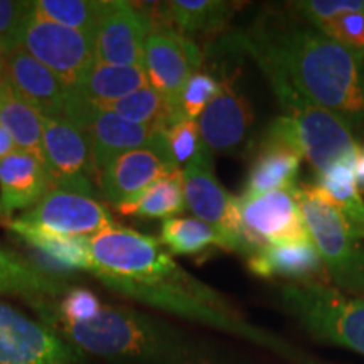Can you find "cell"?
I'll list each match as a JSON object with an SVG mask.
<instances>
[{
	"mask_svg": "<svg viewBox=\"0 0 364 364\" xmlns=\"http://www.w3.org/2000/svg\"><path fill=\"white\" fill-rule=\"evenodd\" d=\"M240 46L280 70L302 97L343 118L349 129L364 125L363 54L321 31L270 21L255 24Z\"/></svg>",
	"mask_w": 364,
	"mask_h": 364,
	"instance_id": "6da1fadb",
	"label": "cell"
},
{
	"mask_svg": "<svg viewBox=\"0 0 364 364\" xmlns=\"http://www.w3.org/2000/svg\"><path fill=\"white\" fill-rule=\"evenodd\" d=\"M31 304L39 321L78 351L115 364H223L216 353L169 322L124 306H102L85 322H68L48 307Z\"/></svg>",
	"mask_w": 364,
	"mask_h": 364,
	"instance_id": "7a4b0ae2",
	"label": "cell"
},
{
	"mask_svg": "<svg viewBox=\"0 0 364 364\" xmlns=\"http://www.w3.org/2000/svg\"><path fill=\"white\" fill-rule=\"evenodd\" d=\"M88 243L95 263L91 273L97 279L108 277L162 292H188L211 300L223 299L215 289L177 265L161 241L130 228L113 225L91 236Z\"/></svg>",
	"mask_w": 364,
	"mask_h": 364,
	"instance_id": "3957f363",
	"label": "cell"
},
{
	"mask_svg": "<svg viewBox=\"0 0 364 364\" xmlns=\"http://www.w3.org/2000/svg\"><path fill=\"white\" fill-rule=\"evenodd\" d=\"M267 76L279 100L284 115L277 118L270 130L285 136L312 164L317 176L326 174L338 164H356L359 145L343 118L317 107L299 93L289 78L265 59L253 58Z\"/></svg>",
	"mask_w": 364,
	"mask_h": 364,
	"instance_id": "277c9868",
	"label": "cell"
},
{
	"mask_svg": "<svg viewBox=\"0 0 364 364\" xmlns=\"http://www.w3.org/2000/svg\"><path fill=\"white\" fill-rule=\"evenodd\" d=\"M282 306L295 321L321 343L364 356V299L354 297L331 284H284Z\"/></svg>",
	"mask_w": 364,
	"mask_h": 364,
	"instance_id": "5b68a950",
	"label": "cell"
},
{
	"mask_svg": "<svg viewBox=\"0 0 364 364\" xmlns=\"http://www.w3.org/2000/svg\"><path fill=\"white\" fill-rule=\"evenodd\" d=\"M299 203L329 280L341 292L364 299V248L343 215L311 186H299Z\"/></svg>",
	"mask_w": 364,
	"mask_h": 364,
	"instance_id": "8992f818",
	"label": "cell"
},
{
	"mask_svg": "<svg viewBox=\"0 0 364 364\" xmlns=\"http://www.w3.org/2000/svg\"><path fill=\"white\" fill-rule=\"evenodd\" d=\"M243 236L250 247L258 250L267 245L309 243L306 220L299 203V186H289L255 196L236 198Z\"/></svg>",
	"mask_w": 364,
	"mask_h": 364,
	"instance_id": "52a82bcc",
	"label": "cell"
},
{
	"mask_svg": "<svg viewBox=\"0 0 364 364\" xmlns=\"http://www.w3.org/2000/svg\"><path fill=\"white\" fill-rule=\"evenodd\" d=\"M176 171L181 167L172 156L166 130H161L142 147L108 162L98 174L97 184L103 198L118 208Z\"/></svg>",
	"mask_w": 364,
	"mask_h": 364,
	"instance_id": "ba28073f",
	"label": "cell"
},
{
	"mask_svg": "<svg viewBox=\"0 0 364 364\" xmlns=\"http://www.w3.org/2000/svg\"><path fill=\"white\" fill-rule=\"evenodd\" d=\"M83 358L44 322L0 300V364H81Z\"/></svg>",
	"mask_w": 364,
	"mask_h": 364,
	"instance_id": "9c48e42d",
	"label": "cell"
},
{
	"mask_svg": "<svg viewBox=\"0 0 364 364\" xmlns=\"http://www.w3.org/2000/svg\"><path fill=\"white\" fill-rule=\"evenodd\" d=\"M21 49L51 70L68 88H75L95 63L93 41L33 12Z\"/></svg>",
	"mask_w": 364,
	"mask_h": 364,
	"instance_id": "30bf717a",
	"label": "cell"
},
{
	"mask_svg": "<svg viewBox=\"0 0 364 364\" xmlns=\"http://www.w3.org/2000/svg\"><path fill=\"white\" fill-rule=\"evenodd\" d=\"M44 167L53 188L93 198L97 171L88 136L63 118L44 117Z\"/></svg>",
	"mask_w": 364,
	"mask_h": 364,
	"instance_id": "8fae6325",
	"label": "cell"
},
{
	"mask_svg": "<svg viewBox=\"0 0 364 364\" xmlns=\"http://www.w3.org/2000/svg\"><path fill=\"white\" fill-rule=\"evenodd\" d=\"M203 65V54L193 41L174 31H152L144 44L142 66L149 85L179 103L186 83Z\"/></svg>",
	"mask_w": 364,
	"mask_h": 364,
	"instance_id": "7c38bea8",
	"label": "cell"
},
{
	"mask_svg": "<svg viewBox=\"0 0 364 364\" xmlns=\"http://www.w3.org/2000/svg\"><path fill=\"white\" fill-rule=\"evenodd\" d=\"M26 225L63 236L91 238L113 226L108 209L95 198L51 188L36 206L17 218Z\"/></svg>",
	"mask_w": 364,
	"mask_h": 364,
	"instance_id": "4fadbf2b",
	"label": "cell"
},
{
	"mask_svg": "<svg viewBox=\"0 0 364 364\" xmlns=\"http://www.w3.org/2000/svg\"><path fill=\"white\" fill-rule=\"evenodd\" d=\"M213 167V154L201 140L198 152L182 169L186 206L198 220L211 223L245 238L236 198L223 188Z\"/></svg>",
	"mask_w": 364,
	"mask_h": 364,
	"instance_id": "5bb4252c",
	"label": "cell"
},
{
	"mask_svg": "<svg viewBox=\"0 0 364 364\" xmlns=\"http://www.w3.org/2000/svg\"><path fill=\"white\" fill-rule=\"evenodd\" d=\"M150 26L149 17L130 2L107 0L93 38L95 61L113 66L142 65Z\"/></svg>",
	"mask_w": 364,
	"mask_h": 364,
	"instance_id": "9a60e30c",
	"label": "cell"
},
{
	"mask_svg": "<svg viewBox=\"0 0 364 364\" xmlns=\"http://www.w3.org/2000/svg\"><path fill=\"white\" fill-rule=\"evenodd\" d=\"M2 78L43 117L66 120L73 90L24 49L4 54Z\"/></svg>",
	"mask_w": 364,
	"mask_h": 364,
	"instance_id": "2e32d148",
	"label": "cell"
},
{
	"mask_svg": "<svg viewBox=\"0 0 364 364\" xmlns=\"http://www.w3.org/2000/svg\"><path fill=\"white\" fill-rule=\"evenodd\" d=\"M252 108L230 81H221L220 91L198 118L199 136L209 152H233L243 142L252 124Z\"/></svg>",
	"mask_w": 364,
	"mask_h": 364,
	"instance_id": "e0dca14e",
	"label": "cell"
},
{
	"mask_svg": "<svg viewBox=\"0 0 364 364\" xmlns=\"http://www.w3.org/2000/svg\"><path fill=\"white\" fill-rule=\"evenodd\" d=\"M80 130L88 136L97 179L103 167L117 156L142 147L161 132L134 124L117 113L97 107L90 108Z\"/></svg>",
	"mask_w": 364,
	"mask_h": 364,
	"instance_id": "ac0fdd59",
	"label": "cell"
},
{
	"mask_svg": "<svg viewBox=\"0 0 364 364\" xmlns=\"http://www.w3.org/2000/svg\"><path fill=\"white\" fill-rule=\"evenodd\" d=\"M53 188L44 164L31 154L14 150L0 159V215L11 218L33 209Z\"/></svg>",
	"mask_w": 364,
	"mask_h": 364,
	"instance_id": "d6986e66",
	"label": "cell"
},
{
	"mask_svg": "<svg viewBox=\"0 0 364 364\" xmlns=\"http://www.w3.org/2000/svg\"><path fill=\"white\" fill-rule=\"evenodd\" d=\"M248 268L263 279L282 277L290 284H329L324 263L312 241L297 245H267L248 257Z\"/></svg>",
	"mask_w": 364,
	"mask_h": 364,
	"instance_id": "ffe728a7",
	"label": "cell"
},
{
	"mask_svg": "<svg viewBox=\"0 0 364 364\" xmlns=\"http://www.w3.org/2000/svg\"><path fill=\"white\" fill-rule=\"evenodd\" d=\"M302 154L282 136L268 129L267 136L253 159L250 174L245 186V198H255L270 191L289 188L297 176Z\"/></svg>",
	"mask_w": 364,
	"mask_h": 364,
	"instance_id": "44dd1931",
	"label": "cell"
},
{
	"mask_svg": "<svg viewBox=\"0 0 364 364\" xmlns=\"http://www.w3.org/2000/svg\"><path fill=\"white\" fill-rule=\"evenodd\" d=\"M161 243L174 255H196L209 247L247 253L248 257L255 252L245 238L198 218H169L164 221Z\"/></svg>",
	"mask_w": 364,
	"mask_h": 364,
	"instance_id": "7402d4cb",
	"label": "cell"
},
{
	"mask_svg": "<svg viewBox=\"0 0 364 364\" xmlns=\"http://www.w3.org/2000/svg\"><path fill=\"white\" fill-rule=\"evenodd\" d=\"M61 277L27 262L21 255L0 247V294L16 295L31 304L58 300L70 292Z\"/></svg>",
	"mask_w": 364,
	"mask_h": 364,
	"instance_id": "603a6c76",
	"label": "cell"
},
{
	"mask_svg": "<svg viewBox=\"0 0 364 364\" xmlns=\"http://www.w3.org/2000/svg\"><path fill=\"white\" fill-rule=\"evenodd\" d=\"M147 85L142 65L113 66L95 61L73 91L91 107L107 108Z\"/></svg>",
	"mask_w": 364,
	"mask_h": 364,
	"instance_id": "cb8c5ba5",
	"label": "cell"
},
{
	"mask_svg": "<svg viewBox=\"0 0 364 364\" xmlns=\"http://www.w3.org/2000/svg\"><path fill=\"white\" fill-rule=\"evenodd\" d=\"M6 226L21 240H24L29 247L36 248L49 260L58 263L59 267L66 268V270L93 272L95 263L90 252L88 238H75V236L51 233V231L26 225L17 218L9 220Z\"/></svg>",
	"mask_w": 364,
	"mask_h": 364,
	"instance_id": "d4e9b609",
	"label": "cell"
},
{
	"mask_svg": "<svg viewBox=\"0 0 364 364\" xmlns=\"http://www.w3.org/2000/svg\"><path fill=\"white\" fill-rule=\"evenodd\" d=\"M311 189L338 209L358 240L364 238V201L359 196L354 164H338L326 174L317 176Z\"/></svg>",
	"mask_w": 364,
	"mask_h": 364,
	"instance_id": "484cf974",
	"label": "cell"
},
{
	"mask_svg": "<svg viewBox=\"0 0 364 364\" xmlns=\"http://www.w3.org/2000/svg\"><path fill=\"white\" fill-rule=\"evenodd\" d=\"M105 110L117 113V115L124 117L134 124L166 132L172 125L179 124L181 120H186L179 103L164 97L150 85L127 95L125 98L112 103Z\"/></svg>",
	"mask_w": 364,
	"mask_h": 364,
	"instance_id": "4316f807",
	"label": "cell"
},
{
	"mask_svg": "<svg viewBox=\"0 0 364 364\" xmlns=\"http://www.w3.org/2000/svg\"><path fill=\"white\" fill-rule=\"evenodd\" d=\"M43 115L26 103L19 95L6 83L0 124L12 136L17 150L31 154L44 164V122Z\"/></svg>",
	"mask_w": 364,
	"mask_h": 364,
	"instance_id": "83f0119b",
	"label": "cell"
},
{
	"mask_svg": "<svg viewBox=\"0 0 364 364\" xmlns=\"http://www.w3.org/2000/svg\"><path fill=\"white\" fill-rule=\"evenodd\" d=\"M162 12L181 33L211 34L230 22L235 7L223 0H174L162 4Z\"/></svg>",
	"mask_w": 364,
	"mask_h": 364,
	"instance_id": "f1b7e54d",
	"label": "cell"
},
{
	"mask_svg": "<svg viewBox=\"0 0 364 364\" xmlns=\"http://www.w3.org/2000/svg\"><path fill=\"white\" fill-rule=\"evenodd\" d=\"M186 199L182 188V171L162 177L132 201L118 206V211L139 218H166L184 211Z\"/></svg>",
	"mask_w": 364,
	"mask_h": 364,
	"instance_id": "f546056e",
	"label": "cell"
},
{
	"mask_svg": "<svg viewBox=\"0 0 364 364\" xmlns=\"http://www.w3.org/2000/svg\"><path fill=\"white\" fill-rule=\"evenodd\" d=\"M107 7L105 0H36L34 12L44 19L78 31L93 41Z\"/></svg>",
	"mask_w": 364,
	"mask_h": 364,
	"instance_id": "4dcf8cb0",
	"label": "cell"
},
{
	"mask_svg": "<svg viewBox=\"0 0 364 364\" xmlns=\"http://www.w3.org/2000/svg\"><path fill=\"white\" fill-rule=\"evenodd\" d=\"M34 12V2L0 0V53L21 49L26 26Z\"/></svg>",
	"mask_w": 364,
	"mask_h": 364,
	"instance_id": "1f68e13d",
	"label": "cell"
},
{
	"mask_svg": "<svg viewBox=\"0 0 364 364\" xmlns=\"http://www.w3.org/2000/svg\"><path fill=\"white\" fill-rule=\"evenodd\" d=\"M221 81L213 78L208 73H196L184 88L179 97V107L186 118L189 120H198L201 113L206 110V107L211 103V100L216 97L220 91Z\"/></svg>",
	"mask_w": 364,
	"mask_h": 364,
	"instance_id": "d6a6232c",
	"label": "cell"
},
{
	"mask_svg": "<svg viewBox=\"0 0 364 364\" xmlns=\"http://www.w3.org/2000/svg\"><path fill=\"white\" fill-rule=\"evenodd\" d=\"M46 304L58 317L68 322L88 321L97 316L103 306L97 295L86 289H71L65 297H61V302L56 304L54 300H48Z\"/></svg>",
	"mask_w": 364,
	"mask_h": 364,
	"instance_id": "836d02e7",
	"label": "cell"
},
{
	"mask_svg": "<svg viewBox=\"0 0 364 364\" xmlns=\"http://www.w3.org/2000/svg\"><path fill=\"white\" fill-rule=\"evenodd\" d=\"M297 11L311 21L317 31H321L331 21L341 16L364 11V0H307L299 2Z\"/></svg>",
	"mask_w": 364,
	"mask_h": 364,
	"instance_id": "e575fe53",
	"label": "cell"
},
{
	"mask_svg": "<svg viewBox=\"0 0 364 364\" xmlns=\"http://www.w3.org/2000/svg\"><path fill=\"white\" fill-rule=\"evenodd\" d=\"M322 34L329 36L336 43L343 44L351 51L364 56V11L341 16L331 21L321 29Z\"/></svg>",
	"mask_w": 364,
	"mask_h": 364,
	"instance_id": "d590c367",
	"label": "cell"
},
{
	"mask_svg": "<svg viewBox=\"0 0 364 364\" xmlns=\"http://www.w3.org/2000/svg\"><path fill=\"white\" fill-rule=\"evenodd\" d=\"M166 134L177 166H186L194 157V154L198 152L199 145H201L198 122L186 118V120H181L179 124L172 125Z\"/></svg>",
	"mask_w": 364,
	"mask_h": 364,
	"instance_id": "8d00e7d4",
	"label": "cell"
},
{
	"mask_svg": "<svg viewBox=\"0 0 364 364\" xmlns=\"http://www.w3.org/2000/svg\"><path fill=\"white\" fill-rule=\"evenodd\" d=\"M14 150H16V144H14L12 136L9 135V132L0 124V159L7 157Z\"/></svg>",
	"mask_w": 364,
	"mask_h": 364,
	"instance_id": "74e56055",
	"label": "cell"
},
{
	"mask_svg": "<svg viewBox=\"0 0 364 364\" xmlns=\"http://www.w3.org/2000/svg\"><path fill=\"white\" fill-rule=\"evenodd\" d=\"M354 174H356L358 188H364V147L359 149L356 164H354Z\"/></svg>",
	"mask_w": 364,
	"mask_h": 364,
	"instance_id": "f35d334b",
	"label": "cell"
},
{
	"mask_svg": "<svg viewBox=\"0 0 364 364\" xmlns=\"http://www.w3.org/2000/svg\"><path fill=\"white\" fill-rule=\"evenodd\" d=\"M4 97H6V81H4L2 76H0V110H2Z\"/></svg>",
	"mask_w": 364,
	"mask_h": 364,
	"instance_id": "ab89813d",
	"label": "cell"
},
{
	"mask_svg": "<svg viewBox=\"0 0 364 364\" xmlns=\"http://www.w3.org/2000/svg\"><path fill=\"white\" fill-rule=\"evenodd\" d=\"M0 76H2V59H0Z\"/></svg>",
	"mask_w": 364,
	"mask_h": 364,
	"instance_id": "60d3db41",
	"label": "cell"
}]
</instances>
